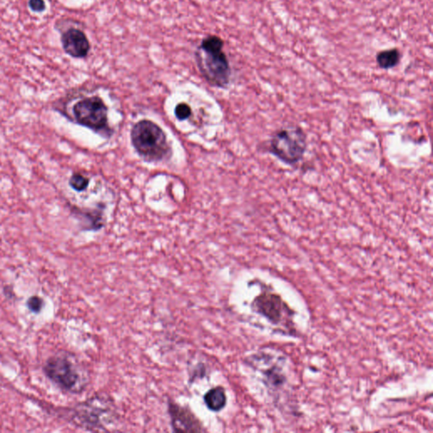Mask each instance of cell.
<instances>
[{"label": "cell", "mask_w": 433, "mask_h": 433, "mask_svg": "<svg viewBox=\"0 0 433 433\" xmlns=\"http://www.w3.org/2000/svg\"><path fill=\"white\" fill-rule=\"evenodd\" d=\"M27 305L29 310L34 312V314H39L41 309H43L44 302L43 299L37 297V295H34V297L28 299Z\"/></svg>", "instance_id": "cell-15"}, {"label": "cell", "mask_w": 433, "mask_h": 433, "mask_svg": "<svg viewBox=\"0 0 433 433\" xmlns=\"http://www.w3.org/2000/svg\"><path fill=\"white\" fill-rule=\"evenodd\" d=\"M168 412L174 432H206L203 425L188 407L182 406L172 401L168 402Z\"/></svg>", "instance_id": "cell-7"}, {"label": "cell", "mask_w": 433, "mask_h": 433, "mask_svg": "<svg viewBox=\"0 0 433 433\" xmlns=\"http://www.w3.org/2000/svg\"><path fill=\"white\" fill-rule=\"evenodd\" d=\"M70 422L86 431H108L118 420L113 399L106 395H95L69 409Z\"/></svg>", "instance_id": "cell-3"}, {"label": "cell", "mask_w": 433, "mask_h": 433, "mask_svg": "<svg viewBox=\"0 0 433 433\" xmlns=\"http://www.w3.org/2000/svg\"><path fill=\"white\" fill-rule=\"evenodd\" d=\"M44 372L50 381L70 394L84 392L90 382L89 373L84 366L68 352L49 357L45 362Z\"/></svg>", "instance_id": "cell-2"}, {"label": "cell", "mask_w": 433, "mask_h": 433, "mask_svg": "<svg viewBox=\"0 0 433 433\" xmlns=\"http://www.w3.org/2000/svg\"><path fill=\"white\" fill-rule=\"evenodd\" d=\"M266 379V384L278 388V386L284 384L285 378L277 368H270L264 373Z\"/></svg>", "instance_id": "cell-12"}, {"label": "cell", "mask_w": 433, "mask_h": 433, "mask_svg": "<svg viewBox=\"0 0 433 433\" xmlns=\"http://www.w3.org/2000/svg\"><path fill=\"white\" fill-rule=\"evenodd\" d=\"M75 122L96 133H108V108L98 96L79 99L72 107Z\"/></svg>", "instance_id": "cell-6"}, {"label": "cell", "mask_w": 433, "mask_h": 433, "mask_svg": "<svg viewBox=\"0 0 433 433\" xmlns=\"http://www.w3.org/2000/svg\"><path fill=\"white\" fill-rule=\"evenodd\" d=\"M254 311L273 324H278L285 316L287 306L276 294L264 292L258 295L252 302Z\"/></svg>", "instance_id": "cell-8"}, {"label": "cell", "mask_w": 433, "mask_h": 433, "mask_svg": "<svg viewBox=\"0 0 433 433\" xmlns=\"http://www.w3.org/2000/svg\"><path fill=\"white\" fill-rule=\"evenodd\" d=\"M131 139L133 148L146 162H162L172 155L164 131L151 120L136 122L131 129Z\"/></svg>", "instance_id": "cell-4"}, {"label": "cell", "mask_w": 433, "mask_h": 433, "mask_svg": "<svg viewBox=\"0 0 433 433\" xmlns=\"http://www.w3.org/2000/svg\"><path fill=\"white\" fill-rule=\"evenodd\" d=\"M61 43L70 56L82 59L89 56L91 44L84 32L78 28H70L61 36Z\"/></svg>", "instance_id": "cell-9"}, {"label": "cell", "mask_w": 433, "mask_h": 433, "mask_svg": "<svg viewBox=\"0 0 433 433\" xmlns=\"http://www.w3.org/2000/svg\"><path fill=\"white\" fill-rule=\"evenodd\" d=\"M29 7H30L33 11L41 12L45 10L46 6L44 0H30V1H29Z\"/></svg>", "instance_id": "cell-16"}, {"label": "cell", "mask_w": 433, "mask_h": 433, "mask_svg": "<svg viewBox=\"0 0 433 433\" xmlns=\"http://www.w3.org/2000/svg\"><path fill=\"white\" fill-rule=\"evenodd\" d=\"M399 60H401V53L396 49L384 50V51L378 53L377 56V65L382 69L394 67L399 64Z\"/></svg>", "instance_id": "cell-11"}, {"label": "cell", "mask_w": 433, "mask_h": 433, "mask_svg": "<svg viewBox=\"0 0 433 433\" xmlns=\"http://www.w3.org/2000/svg\"><path fill=\"white\" fill-rule=\"evenodd\" d=\"M174 115L179 120L183 122L190 117L191 108L185 103H179L174 110Z\"/></svg>", "instance_id": "cell-14"}, {"label": "cell", "mask_w": 433, "mask_h": 433, "mask_svg": "<svg viewBox=\"0 0 433 433\" xmlns=\"http://www.w3.org/2000/svg\"><path fill=\"white\" fill-rule=\"evenodd\" d=\"M221 37L209 35L202 40L195 52L200 72L212 86L226 89L230 84L231 68L226 53L223 51Z\"/></svg>", "instance_id": "cell-1"}, {"label": "cell", "mask_w": 433, "mask_h": 433, "mask_svg": "<svg viewBox=\"0 0 433 433\" xmlns=\"http://www.w3.org/2000/svg\"><path fill=\"white\" fill-rule=\"evenodd\" d=\"M89 179L83 176L82 174H74L70 179L69 185L73 190L82 193L89 187Z\"/></svg>", "instance_id": "cell-13"}, {"label": "cell", "mask_w": 433, "mask_h": 433, "mask_svg": "<svg viewBox=\"0 0 433 433\" xmlns=\"http://www.w3.org/2000/svg\"><path fill=\"white\" fill-rule=\"evenodd\" d=\"M203 399L208 410L214 412L221 411L227 403L226 389L222 386H216L208 390Z\"/></svg>", "instance_id": "cell-10"}, {"label": "cell", "mask_w": 433, "mask_h": 433, "mask_svg": "<svg viewBox=\"0 0 433 433\" xmlns=\"http://www.w3.org/2000/svg\"><path fill=\"white\" fill-rule=\"evenodd\" d=\"M306 146V135L301 127L285 128L273 136L270 152L285 164L295 165L302 160Z\"/></svg>", "instance_id": "cell-5"}]
</instances>
